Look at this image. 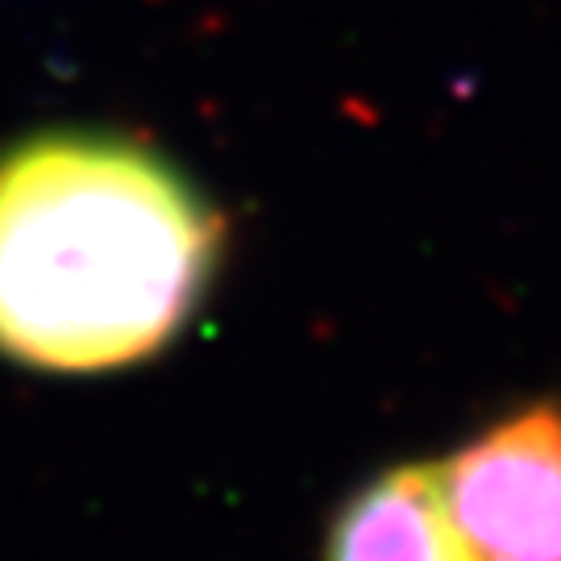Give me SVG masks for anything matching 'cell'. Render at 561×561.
Here are the masks:
<instances>
[{"label": "cell", "mask_w": 561, "mask_h": 561, "mask_svg": "<svg viewBox=\"0 0 561 561\" xmlns=\"http://www.w3.org/2000/svg\"><path fill=\"white\" fill-rule=\"evenodd\" d=\"M221 250V213L146 141H18L0 154V354L50 375L154 358L201 308Z\"/></svg>", "instance_id": "1"}, {"label": "cell", "mask_w": 561, "mask_h": 561, "mask_svg": "<svg viewBox=\"0 0 561 561\" xmlns=\"http://www.w3.org/2000/svg\"><path fill=\"white\" fill-rule=\"evenodd\" d=\"M449 516L482 561H561V403L533 400L437 461Z\"/></svg>", "instance_id": "2"}, {"label": "cell", "mask_w": 561, "mask_h": 561, "mask_svg": "<svg viewBox=\"0 0 561 561\" xmlns=\"http://www.w3.org/2000/svg\"><path fill=\"white\" fill-rule=\"evenodd\" d=\"M321 561H482L442 495L437 461H396L337 507Z\"/></svg>", "instance_id": "3"}]
</instances>
